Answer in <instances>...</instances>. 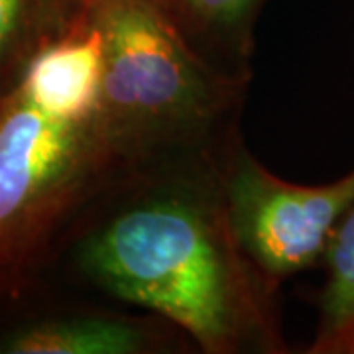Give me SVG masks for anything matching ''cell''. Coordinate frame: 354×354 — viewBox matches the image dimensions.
<instances>
[{"label": "cell", "mask_w": 354, "mask_h": 354, "mask_svg": "<svg viewBox=\"0 0 354 354\" xmlns=\"http://www.w3.org/2000/svg\"><path fill=\"white\" fill-rule=\"evenodd\" d=\"M102 38L88 14L28 64L16 87L39 106L73 118H95L101 111Z\"/></svg>", "instance_id": "8992f818"}, {"label": "cell", "mask_w": 354, "mask_h": 354, "mask_svg": "<svg viewBox=\"0 0 354 354\" xmlns=\"http://www.w3.org/2000/svg\"><path fill=\"white\" fill-rule=\"evenodd\" d=\"M102 38L101 120L120 171L216 153L241 136L250 83L207 64L158 0H93Z\"/></svg>", "instance_id": "7a4b0ae2"}, {"label": "cell", "mask_w": 354, "mask_h": 354, "mask_svg": "<svg viewBox=\"0 0 354 354\" xmlns=\"http://www.w3.org/2000/svg\"><path fill=\"white\" fill-rule=\"evenodd\" d=\"M317 329L309 354H354V201L342 215L323 260Z\"/></svg>", "instance_id": "9c48e42d"}, {"label": "cell", "mask_w": 354, "mask_h": 354, "mask_svg": "<svg viewBox=\"0 0 354 354\" xmlns=\"http://www.w3.org/2000/svg\"><path fill=\"white\" fill-rule=\"evenodd\" d=\"M228 148L114 176L67 228L69 262L93 290L164 317L201 353L283 354L279 288L228 221Z\"/></svg>", "instance_id": "6da1fadb"}, {"label": "cell", "mask_w": 354, "mask_h": 354, "mask_svg": "<svg viewBox=\"0 0 354 354\" xmlns=\"http://www.w3.org/2000/svg\"><path fill=\"white\" fill-rule=\"evenodd\" d=\"M228 221L242 252L272 286L323 264L354 201V167L321 185L291 183L260 164L239 138L225 156Z\"/></svg>", "instance_id": "277c9868"}, {"label": "cell", "mask_w": 354, "mask_h": 354, "mask_svg": "<svg viewBox=\"0 0 354 354\" xmlns=\"http://www.w3.org/2000/svg\"><path fill=\"white\" fill-rule=\"evenodd\" d=\"M114 176L99 116L53 113L16 85L0 95V290L22 286Z\"/></svg>", "instance_id": "3957f363"}, {"label": "cell", "mask_w": 354, "mask_h": 354, "mask_svg": "<svg viewBox=\"0 0 354 354\" xmlns=\"http://www.w3.org/2000/svg\"><path fill=\"white\" fill-rule=\"evenodd\" d=\"M93 0H0V95L18 83L28 64L71 32Z\"/></svg>", "instance_id": "ba28073f"}, {"label": "cell", "mask_w": 354, "mask_h": 354, "mask_svg": "<svg viewBox=\"0 0 354 354\" xmlns=\"http://www.w3.org/2000/svg\"><path fill=\"white\" fill-rule=\"evenodd\" d=\"M193 348L189 337L164 317L106 307L39 319L0 341V353L8 354H169Z\"/></svg>", "instance_id": "5b68a950"}, {"label": "cell", "mask_w": 354, "mask_h": 354, "mask_svg": "<svg viewBox=\"0 0 354 354\" xmlns=\"http://www.w3.org/2000/svg\"><path fill=\"white\" fill-rule=\"evenodd\" d=\"M195 51L221 73L250 83L254 30L266 0H158Z\"/></svg>", "instance_id": "52a82bcc"}]
</instances>
